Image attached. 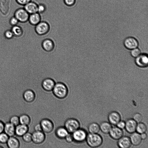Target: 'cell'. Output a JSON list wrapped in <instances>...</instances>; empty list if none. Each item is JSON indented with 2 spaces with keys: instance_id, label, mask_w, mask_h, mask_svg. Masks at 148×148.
<instances>
[{
  "instance_id": "12",
  "label": "cell",
  "mask_w": 148,
  "mask_h": 148,
  "mask_svg": "<svg viewBox=\"0 0 148 148\" xmlns=\"http://www.w3.org/2000/svg\"><path fill=\"white\" fill-rule=\"evenodd\" d=\"M121 119L120 114L117 111H111L109 113L108 115V119L111 125H116L121 120Z\"/></svg>"
},
{
  "instance_id": "3",
  "label": "cell",
  "mask_w": 148,
  "mask_h": 148,
  "mask_svg": "<svg viewBox=\"0 0 148 148\" xmlns=\"http://www.w3.org/2000/svg\"><path fill=\"white\" fill-rule=\"evenodd\" d=\"M64 126L69 133H72L80 128L81 124L79 121L77 119L70 118L65 121Z\"/></svg>"
},
{
  "instance_id": "7",
  "label": "cell",
  "mask_w": 148,
  "mask_h": 148,
  "mask_svg": "<svg viewBox=\"0 0 148 148\" xmlns=\"http://www.w3.org/2000/svg\"><path fill=\"white\" fill-rule=\"evenodd\" d=\"M74 141L81 143L86 140L87 133L86 130L82 128H79L72 133Z\"/></svg>"
},
{
  "instance_id": "18",
  "label": "cell",
  "mask_w": 148,
  "mask_h": 148,
  "mask_svg": "<svg viewBox=\"0 0 148 148\" xmlns=\"http://www.w3.org/2000/svg\"><path fill=\"white\" fill-rule=\"evenodd\" d=\"M54 133L56 136L62 140L64 139L69 132L64 126H60L55 130Z\"/></svg>"
},
{
  "instance_id": "44",
  "label": "cell",
  "mask_w": 148,
  "mask_h": 148,
  "mask_svg": "<svg viewBox=\"0 0 148 148\" xmlns=\"http://www.w3.org/2000/svg\"><path fill=\"white\" fill-rule=\"evenodd\" d=\"M4 124L5 123L0 120V133L3 132Z\"/></svg>"
},
{
  "instance_id": "26",
  "label": "cell",
  "mask_w": 148,
  "mask_h": 148,
  "mask_svg": "<svg viewBox=\"0 0 148 148\" xmlns=\"http://www.w3.org/2000/svg\"><path fill=\"white\" fill-rule=\"evenodd\" d=\"M88 129L90 133H98L100 130L99 125L95 122H92L89 124Z\"/></svg>"
},
{
  "instance_id": "43",
  "label": "cell",
  "mask_w": 148,
  "mask_h": 148,
  "mask_svg": "<svg viewBox=\"0 0 148 148\" xmlns=\"http://www.w3.org/2000/svg\"><path fill=\"white\" fill-rule=\"evenodd\" d=\"M34 131H42L40 123L36 124L34 127Z\"/></svg>"
},
{
  "instance_id": "33",
  "label": "cell",
  "mask_w": 148,
  "mask_h": 148,
  "mask_svg": "<svg viewBox=\"0 0 148 148\" xmlns=\"http://www.w3.org/2000/svg\"><path fill=\"white\" fill-rule=\"evenodd\" d=\"M130 54L133 57L136 58L141 54V51L139 49L136 48L131 50Z\"/></svg>"
},
{
  "instance_id": "29",
  "label": "cell",
  "mask_w": 148,
  "mask_h": 148,
  "mask_svg": "<svg viewBox=\"0 0 148 148\" xmlns=\"http://www.w3.org/2000/svg\"><path fill=\"white\" fill-rule=\"evenodd\" d=\"M147 129L146 125L144 123L140 122L137 124L136 131V132L141 134L145 132Z\"/></svg>"
},
{
  "instance_id": "10",
  "label": "cell",
  "mask_w": 148,
  "mask_h": 148,
  "mask_svg": "<svg viewBox=\"0 0 148 148\" xmlns=\"http://www.w3.org/2000/svg\"><path fill=\"white\" fill-rule=\"evenodd\" d=\"M135 62L136 65L141 67H145L147 66L148 58L146 54H141L136 58Z\"/></svg>"
},
{
  "instance_id": "42",
  "label": "cell",
  "mask_w": 148,
  "mask_h": 148,
  "mask_svg": "<svg viewBox=\"0 0 148 148\" xmlns=\"http://www.w3.org/2000/svg\"><path fill=\"white\" fill-rule=\"evenodd\" d=\"M58 99V98L56 97V98L55 99H55V100H57V99ZM54 102H53V104H51V103L50 102V103L52 105H53L55 107H57V103H56V102H54V101H53ZM34 104H35V105L38 108L40 111H41V112H42L44 113H47V111H46V110H45H45H42V109H40V108H38L37 106H36V105L34 103Z\"/></svg>"
},
{
  "instance_id": "31",
  "label": "cell",
  "mask_w": 148,
  "mask_h": 148,
  "mask_svg": "<svg viewBox=\"0 0 148 148\" xmlns=\"http://www.w3.org/2000/svg\"><path fill=\"white\" fill-rule=\"evenodd\" d=\"M22 137L23 140L26 143H29L32 141V134L30 132H27Z\"/></svg>"
},
{
  "instance_id": "21",
  "label": "cell",
  "mask_w": 148,
  "mask_h": 148,
  "mask_svg": "<svg viewBox=\"0 0 148 148\" xmlns=\"http://www.w3.org/2000/svg\"><path fill=\"white\" fill-rule=\"evenodd\" d=\"M42 45L43 49L46 51H52L54 47V44L52 40L46 38L42 42Z\"/></svg>"
},
{
  "instance_id": "34",
  "label": "cell",
  "mask_w": 148,
  "mask_h": 148,
  "mask_svg": "<svg viewBox=\"0 0 148 148\" xmlns=\"http://www.w3.org/2000/svg\"><path fill=\"white\" fill-rule=\"evenodd\" d=\"M136 123L141 122L143 119V116L140 113H136L134 114L132 118Z\"/></svg>"
},
{
  "instance_id": "27",
  "label": "cell",
  "mask_w": 148,
  "mask_h": 148,
  "mask_svg": "<svg viewBox=\"0 0 148 148\" xmlns=\"http://www.w3.org/2000/svg\"><path fill=\"white\" fill-rule=\"evenodd\" d=\"M20 123L28 125H30L31 119L30 116L27 114H21L19 116Z\"/></svg>"
},
{
  "instance_id": "39",
  "label": "cell",
  "mask_w": 148,
  "mask_h": 148,
  "mask_svg": "<svg viewBox=\"0 0 148 148\" xmlns=\"http://www.w3.org/2000/svg\"><path fill=\"white\" fill-rule=\"evenodd\" d=\"M64 4L68 6H72L75 3L76 0H63Z\"/></svg>"
},
{
  "instance_id": "9",
  "label": "cell",
  "mask_w": 148,
  "mask_h": 148,
  "mask_svg": "<svg viewBox=\"0 0 148 148\" xmlns=\"http://www.w3.org/2000/svg\"><path fill=\"white\" fill-rule=\"evenodd\" d=\"M124 45L127 49L132 50L137 48L138 43L137 40L134 37H129L126 38L124 40Z\"/></svg>"
},
{
  "instance_id": "35",
  "label": "cell",
  "mask_w": 148,
  "mask_h": 148,
  "mask_svg": "<svg viewBox=\"0 0 148 148\" xmlns=\"http://www.w3.org/2000/svg\"><path fill=\"white\" fill-rule=\"evenodd\" d=\"M46 5L44 4L40 3L38 5V12L40 14L44 13L46 10Z\"/></svg>"
},
{
  "instance_id": "22",
  "label": "cell",
  "mask_w": 148,
  "mask_h": 148,
  "mask_svg": "<svg viewBox=\"0 0 148 148\" xmlns=\"http://www.w3.org/2000/svg\"><path fill=\"white\" fill-rule=\"evenodd\" d=\"M41 21L40 14L36 12L30 14L28 22L31 25L35 26Z\"/></svg>"
},
{
  "instance_id": "25",
  "label": "cell",
  "mask_w": 148,
  "mask_h": 148,
  "mask_svg": "<svg viewBox=\"0 0 148 148\" xmlns=\"http://www.w3.org/2000/svg\"><path fill=\"white\" fill-rule=\"evenodd\" d=\"M99 125L100 130L105 134H108L112 127L111 124L106 121L102 122Z\"/></svg>"
},
{
  "instance_id": "4",
  "label": "cell",
  "mask_w": 148,
  "mask_h": 148,
  "mask_svg": "<svg viewBox=\"0 0 148 148\" xmlns=\"http://www.w3.org/2000/svg\"><path fill=\"white\" fill-rule=\"evenodd\" d=\"M29 14L24 8L17 9L15 12L14 16L19 23H25L28 21Z\"/></svg>"
},
{
  "instance_id": "6",
  "label": "cell",
  "mask_w": 148,
  "mask_h": 148,
  "mask_svg": "<svg viewBox=\"0 0 148 148\" xmlns=\"http://www.w3.org/2000/svg\"><path fill=\"white\" fill-rule=\"evenodd\" d=\"M50 29V24L46 21H41L35 26L36 32L39 35H43L47 34Z\"/></svg>"
},
{
  "instance_id": "16",
  "label": "cell",
  "mask_w": 148,
  "mask_h": 148,
  "mask_svg": "<svg viewBox=\"0 0 148 148\" xmlns=\"http://www.w3.org/2000/svg\"><path fill=\"white\" fill-rule=\"evenodd\" d=\"M118 140L117 145L120 148H128L131 145L130 138L128 136H123Z\"/></svg>"
},
{
  "instance_id": "20",
  "label": "cell",
  "mask_w": 148,
  "mask_h": 148,
  "mask_svg": "<svg viewBox=\"0 0 148 148\" xmlns=\"http://www.w3.org/2000/svg\"><path fill=\"white\" fill-rule=\"evenodd\" d=\"M15 126L10 122L5 123L3 132L9 137L14 136L15 135Z\"/></svg>"
},
{
  "instance_id": "45",
  "label": "cell",
  "mask_w": 148,
  "mask_h": 148,
  "mask_svg": "<svg viewBox=\"0 0 148 148\" xmlns=\"http://www.w3.org/2000/svg\"><path fill=\"white\" fill-rule=\"evenodd\" d=\"M140 136L142 140H145L147 138V135L145 132L141 134Z\"/></svg>"
},
{
  "instance_id": "36",
  "label": "cell",
  "mask_w": 148,
  "mask_h": 148,
  "mask_svg": "<svg viewBox=\"0 0 148 148\" xmlns=\"http://www.w3.org/2000/svg\"><path fill=\"white\" fill-rule=\"evenodd\" d=\"M10 29L11 28L7 29L4 32V35L5 37L9 39L11 38L14 36Z\"/></svg>"
},
{
  "instance_id": "32",
  "label": "cell",
  "mask_w": 148,
  "mask_h": 148,
  "mask_svg": "<svg viewBox=\"0 0 148 148\" xmlns=\"http://www.w3.org/2000/svg\"><path fill=\"white\" fill-rule=\"evenodd\" d=\"M9 136L4 132L0 133V143L2 144L6 143Z\"/></svg>"
},
{
  "instance_id": "40",
  "label": "cell",
  "mask_w": 148,
  "mask_h": 148,
  "mask_svg": "<svg viewBox=\"0 0 148 148\" xmlns=\"http://www.w3.org/2000/svg\"><path fill=\"white\" fill-rule=\"evenodd\" d=\"M16 1L18 4L24 6L32 1V0H16Z\"/></svg>"
},
{
  "instance_id": "23",
  "label": "cell",
  "mask_w": 148,
  "mask_h": 148,
  "mask_svg": "<svg viewBox=\"0 0 148 148\" xmlns=\"http://www.w3.org/2000/svg\"><path fill=\"white\" fill-rule=\"evenodd\" d=\"M6 144L9 148H18L20 146L19 140L14 136L9 137Z\"/></svg>"
},
{
  "instance_id": "46",
  "label": "cell",
  "mask_w": 148,
  "mask_h": 148,
  "mask_svg": "<svg viewBox=\"0 0 148 148\" xmlns=\"http://www.w3.org/2000/svg\"><path fill=\"white\" fill-rule=\"evenodd\" d=\"M56 98V97L54 96V98L53 99H55ZM51 99H52V98H51ZM52 101H51L52 102H51H51H50V103H51V104H53V102H53V101H52ZM35 103V104L36 105V106H37L38 108H40V109H42V110H45V108H44V107L43 108H40V107H39L38 106H37V105H36V104L35 103Z\"/></svg>"
},
{
  "instance_id": "1",
  "label": "cell",
  "mask_w": 148,
  "mask_h": 148,
  "mask_svg": "<svg viewBox=\"0 0 148 148\" xmlns=\"http://www.w3.org/2000/svg\"><path fill=\"white\" fill-rule=\"evenodd\" d=\"M52 92L56 97L59 99H63L66 98L68 96L70 97L68 95L69 93L67 86L62 82L56 83Z\"/></svg>"
},
{
  "instance_id": "24",
  "label": "cell",
  "mask_w": 148,
  "mask_h": 148,
  "mask_svg": "<svg viewBox=\"0 0 148 148\" xmlns=\"http://www.w3.org/2000/svg\"><path fill=\"white\" fill-rule=\"evenodd\" d=\"M130 138L132 144L134 146L140 145L142 140L140 134L137 132L132 133Z\"/></svg>"
},
{
  "instance_id": "17",
  "label": "cell",
  "mask_w": 148,
  "mask_h": 148,
  "mask_svg": "<svg viewBox=\"0 0 148 148\" xmlns=\"http://www.w3.org/2000/svg\"><path fill=\"white\" fill-rule=\"evenodd\" d=\"M28 126L19 124L15 126V135L19 137H22L24 134L29 132Z\"/></svg>"
},
{
  "instance_id": "30",
  "label": "cell",
  "mask_w": 148,
  "mask_h": 148,
  "mask_svg": "<svg viewBox=\"0 0 148 148\" xmlns=\"http://www.w3.org/2000/svg\"><path fill=\"white\" fill-rule=\"evenodd\" d=\"M9 122L15 126L20 124L19 116L17 115H13L11 116Z\"/></svg>"
},
{
  "instance_id": "14",
  "label": "cell",
  "mask_w": 148,
  "mask_h": 148,
  "mask_svg": "<svg viewBox=\"0 0 148 148\" xmlns=\"http://www.w3.org/2000/svg\"><path fill=\"white\" fill-rule=\"evenodd\" d=\"M137 123L133 119H129L125 122V128L129 133L132 134L136 131Z\"/></svg>"
},
{
  "instance_id": "15",
  "label": "cell",
  "mask_w": 148,
  "mask_h": 148,
  "mask_svg": "<svg viewBox=\"0 0 148 148\" xmlns=\"http://www.w3.org/2000/svg\"><path fill=\"white\" fill-rule=\"evenodd\" d=\"M109 134L112 139L118 140L123 135V132L122 129L117 126L112 127Z\"/></svg>"
},
{
  "instance_id": "13",
  "label": "cell",
  "mask_w": 148,
  "mask_h": 148,
  "mask_svg": "<svg viewBox=\"0 0 148 148\" xmlns=\"http://www.w3.org/2000/svg\"><path fill=\"white\" fill-rule=\"evenodd\" d=\"M55 84L56 82L53 79L47 78L43 80L42 86L45 91L50 92L52 91Z\"/></svg>"
},
{
  "instance_id": "37",
  "label": "cell",
  "mask_w": 148,
  "mask_h": 148,
  "mask_svg": "<svg viewBox=\"0 0 148 148\" xmlns=\"http://www.w3.org/2000/svg\"><path fill=\"white\" fill-rule=\"evenodd\" d=\"M64 139L68 143H70L74 142V139L72 133H69L65 137Z\"/></svg>"
},
{
  "instance_id": "5",
  "label": "cell",
  "mask_w": 148,
  "mask_h": 148,
  "mask_svg": "<svg viewBox=\"0 0 148 148\" xmlns=\"http://www.w3.org/2000/svg\"><path fill=\"white\" fill-rule=\"evenodd\" d=\"M42 131L45 133L50 134L53 131L54 126L53 122L50 119L44 118L42 119L40 123Z\"/></svg>"
},
{
  "instance_id": "41",
  "label": "cell",
  "mask_w": 148,
  "mask_h": 148,
  "mask_svg": "<svg viewBox=\"0 0 148 148\" xmlns=\"http://www.w3.org/2000/svg\"><path fill=\"white\" fill-rule=\"evenodd\" d=\"M116 126L119 128L123 129L125 128V122L121 120L116 124Z\"/></svg>"
},
{
  "instance_id": "19",
  "label": "cell",
  "mask_w": 148,
  "mask_h": 148,
  "mask_svg": "<svg viewBox=\"0 0 148 148\" xmlns=\"http://www.w3.org/2000/svg\"><path fill=\"white\" fill-rule=\"evenodd\" d=\"M38 6L36 2L31 1L24 5V8L30 14L38 12Z\"/></svg>"
},
{
  "instance_id": "48",
  "label": "cell",
  "mask_w": 148,
  "mask_h": 148,
  "mask_svg": "<svg viewBox=\"0 0 148 148\" xmlns=\"http://www.w3.org/2000/svg\"><path fill=\"white\" fill-rule=\"evenodd\" d=\"M86 75H87V74H86ZM72 96H73V95H72ZM73 96H75H75H73ZM75 96H76L75 95Z\"/></svg>"
},
{
  "instance_id": "2",
  "label": "cell",
  "mask_w": 148,
  "mask_h": 148,
  "mask_svg": "<svg viewBox=\"0 0 148 148\" xmlns=\"http://www.w3.org/2000/svg\"><path fill=\"white\" fill-rule=\"evenodd\" d=\"M86 140L88 145L92 148L100 146L103 141L102 137L97 133L88 134Z\"/></svg>"
},
{
  "instance_id": "11",
  "label": "cell",
  "mask_w": 148,
  "mask_h": 148,
  "mask_svg": "<svg viewBox=\"0 0 148 148\" xmlns=\"http://www.w3.org/2000/svg\"><path fill=\"white\" fill-rule=\"evenodd\" d=\"M23 97L24 101L27 103H31L34 101L36 99V95L32 90L27 89L23 92Z\"/></svg>"
},
{
  "instance_id": "47",
  "label": "cell",
  "mask_w": 148,
  "mask_h": 148,
  "mask_svg": "<svg viewBox=\"0 0 148 148\" xmlns=\"http://www.w3.org/2000/svg\"><path fill=\"white\" fill-rule=\"evenodd\" d=\"M86 74H87V72H86ZM70 95H71V94H70ZM73 95V96H75V95Z\"/></svg>"
},
{
  "instance_id": "38",
  "label": "cell",
  "mask_w": 148,
  "mask_h": 148,
  "mask_svg": "<svg viewBox=\"0 0 148 148\" xmlns=\"http://www.w3.org/2000/svg\"><path fill=\"white\" fill-rule=\"evenodd\" d=\"M19 23L17 19L14 16L11 17L9 21V23L12 26L17 25Z\"/></svg>"
},
{
  "instance_id": "8",
  "label": "cell",
  "mask_w": 148,
  "mask_h": 148,
  "mask_svg": "<svg viewBox=\"0 0 148 148\" xmlns=\"http://www.w3.org/2000/svg\"><path fill=\"white\" fill-rule=\"evenodd\" d=\"M32 134V141L35 144H41L46 139L45 134L42 131H34Z\"/></svg>"
},
{
  "instance_id": "28",
  "label": "cell",
  "mask_w": 148,
  "mask_h": 148,
  "mask_svg": "<svg viewBox=\"0 0 148 148\" xmlns=\"http://www.w3.org/2000/svg\"><path fill=\"white\" fill-rule=\"evenodd\" d=\"M10 29L14 35L16 36H21L23 33V30L22 27L18 25L12 26Z\"/></svg>"
}]
</instances>
